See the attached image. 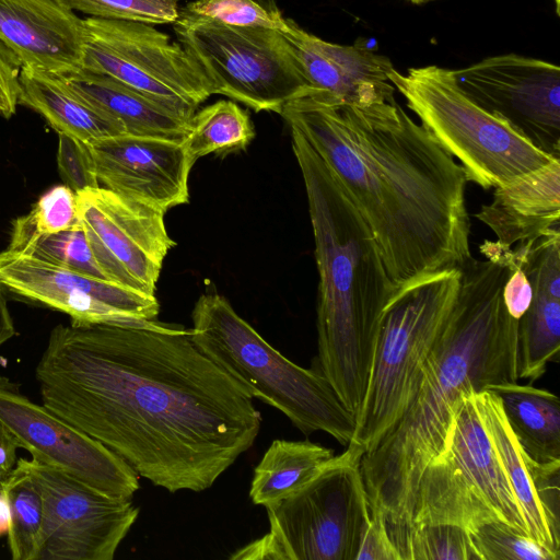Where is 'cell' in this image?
Listing matches in <instances>:
<instances>
[{"instance_id": "obj_1", "label": "cell", "mask_w": 560, "mask_h": 560, "mask_svg": "<svg viewBox=\"0 0 560 560\" xmlns=\"http://www.w3.org/2000/svg\"><path fill=\"white\" fill-rule=\"evenodd\" d=\"M35 378L45 407L172 493L211 488L260 430L247 389L156 319L58 325Z\"/></svg>"}, {"instance_id": "obj_2", "label": "cell", "mask_w": 560, "mask_h": 560, "mask_svg": "<svg viewBox=\"0 0 560 560\" xmlns=\"http://www.w3.org/2000/svg\"><path fill=\"white\" fill-rule=\"evenodd\" d=\"M279 115L360 211L396 292L472 258L465 171L395 98L355 106L310 89Z\"/></svg>"}, {"instance_id": "obj_3", "label": "cell", "mask_w": 560, "mask_h": 560, "mask_svg": "<svg viewBox=\"0 0 560 560\" xmlns=\"http://www.w3.org/2000/svg\"><path fill=\"white\" fill-rule=\"evenodd\" d=\"M479 249L487 259L472 257L460 269L456 302L405 410L360 462L370 513H382L398 552L411 528L420 476L443 448L463 396L518 381V319L503 301L508 247L485 241Z\"/></svg>"}, {"instance_id": "obj_4", "label": "cell", "mask_w": 560, "mask_h": 560, "mask_svg": "<svg viewBox=\"0 0 560 560\" xmlns=\"http://www.w3.org/2000/svg\"><path fill=\"white\" fill-rule=\"evenodd\" d=\"M290 131L319 277L317 368L355 418L368 389L382 314L396 291L360 211L304 137Z\"/></svg>"}, {"instance_id": "obj_5", "label": "cell", "mask_w": 560, "mask_h": 560, "mask_svg": "<svg viewBox=\"0 0 560 560\" xmlns=\"http://www.w3.org/2000/svg\"><path fill=\"white\" fill-rule=\"evenodd\" d=\"M191 320L194 343L253 398L281 411L305 435L320 431L342 445L351 442L355 418L318 368L282 355L219 293L200 295Z\"/></svg>"}, {"instance_id": "obj_6", "label": "cell", "mask_w": 560, "mask_h": 560, "mask_svg": "<svg viewBox=\"0 0 560 560\" xmlns=\"http://www.w3.org/2000/svg\"><path fill=\"white\" fill-rule=\"evenodd\" d=\"M363 454V447L349 443L302 487L266 506L269 530L229 558L355 560L371 517Z\"/></svg>"}, {"instance_id": "obj_7", "label": "cell", "mask_w": 560, "mask_h": 560, "mask_svg": "<svg viewBox=\"0 0 560 560\" xmlns=\"http://www.w3.org/2000/svg\"><path fill=\"white\" fill-rule=\"evenodd\" d=\"M492 522L528 535L471 392L463 396L443 448L420 476L410 530L428 524H453L471 533Z\"/></svg>"}, {"instance_id": "obj_8", "label": "cell", "mask_w": 560, "mask_h": 560, "mask_svg": "<svg viewBox=\"0 0 560 560\" xmlns=\"http://www.w3.org/2000/svg\"><path fill=\"white\" fill-rule=\"evenodd\" d=\"M394 88L421 125L483 189L498 187L556 160L535 148L506 122L474 103L454 72L439 66L388 72Z\"/></svg>"}, {"instance_id": "obj_9", "label": "cell", "mask_w": 560, "mask_h": 560, "mask_svg": "<svg viewBox=\"0 0 560 560\" xmlns=\"http://www.w3.org/2000/svg\"><path fill=\"white\" fill-rule=\"evenodd\" d=\"M459 285L460 270L444 271L397 291L385 306L368 389L350 442L364 453L375 447L405 410Z\"/></svg>"}, {"instance_id": "obj_10", "label": "cell", "mask_w": 560, "mask_h": 560, "mask_svg": "<svg viewBox=\"0 0 560 560\" xmlns=\"http://www.w3.org/2000/svg\"><path fill=\"white\" fill-rule=\"evenodd\" d=\"M178 43L222 94L255 112L280 114L308 90L285 37L277 30L230 26L180 9Z\"/></svg>"}, {"instance_id": "obj_11", "label": "cell", "mask_w": 560, "mask_h": 560, "mask_svg": "<svg viewBox=\"0 0 560 560\" xmlns=\"http://www.w3.org/2000/svg\"><path fill=\"white\" fill-rule=\"evenodd\" d=\"M82 69L109 75L190 121L213 94L200 65L153 24L88 18Z\"/></svg>"}, {"instance_id": "obj_12", "label": "cell", "mask_w": 560, "mask_h": 560, "mask_svg": "<svg viewBox=\"0 0 560 560\" xmlns=\"http://www.w3.org/2000/svg\"><path fill=\"white\" fill-rule=\"evenodd\" d=\"M27 463L44 500L37 560H112L139 508L131 499L108 495L45 463Z\"/></svg>"}, {"instance_id": "obj_13", "label": "cell", "mask_w": 560, "mask_h": 560, "mask_svg": "<svg viewBox=\"0 0 560 560\" xmlns=\"http://www.w3.org/2000/svg\"><path fill=\"white\" fill-rule=\"evenodd\" d=\"M460 90L535 148L560 159V69L516 54L453 70Z\"/></svg>"}, {"instance_id": "obj_14", "label": "cell", "mask_w": 560, "mask_h": 560, "mask_svg": "<svg viewBox=\"0 0 560 560\" xmlns=\"http://www.w3.org/2000/svg\"><path fill=\"white\" fill-rule=\"evenodd\" d=\"M0 423L32 458L118 499H131L138 474L116 453L0 376Z\"/></svg>"}, {"instance_id": "obj_15", "label": "cell", "mask_w": 560, "mask_h": 560, "mask_svg": "<svg viewBox=\"0 0 560 560\" xmlns=\"http://www.w3.org/2000/svg\"><path fill=\"white\" fill-rule=\"evenodd\" d=\"M77 206L106 278L155 295L164 258L175 246L165 213L101 186L77 192Z\"/></svg>"}, {"instance_id": "obj_16", "label": "cell", "mask_w": 560, "mask_h": 560, "mask_svg": "<svg viewBox=\"0 0 560 560\" xmlns=\"http://www.w3.org/2000/svg\"><path fill=\"white\" fill-rule=\"evenodd\" d=\"M0 285L71 317L73 324L137 325L156 319L155 295L7 248Z\"/></svg>"}, {"instance_id": "obj_17", "label": "cell", "mask_w": 560, "mask_h": 560, "mask_svg": "<svg viewBox=\"0 0 560 560\" xmlns=\"http://www.w3.org/2000/svg\"><path fill=\"white\" fill-rule=\"evenodd\" d=\"M98 183L165 213L189 202L190 163L183 142L121 133L86 144Z\"/></svg>"}, {"instance_id": "obj_18", "label": "cell", "mask_w": 560, "mask_h": 560, "mask_svg": "<svg viewBox=\"0 0 560 560\" xmlns=\"http://www.w3.org/2000/svg\"><path fill=\"white\" fill-rule=\"evenodd\" d=\"M282 35L291 46L301 74L311 90L328 93L342 104L366 106L395 98L388 79L394 66L366 42L330 43L285 19Z\"/></svg>"}, {"instance_id": "obj_19", "label": "cell", "mask_w": 560, "mask_h": 560, "mask_svg": "<svg viewBox=\"0 0 560 560\" xmlns=\"http://www.w3.org/2000/svg\"><path fill=\"white\" fill-rule=\"evenodd\" d=\"M0 40L22 67L65 75L82 69L86 30L65 0H0Z\"/></svg>"}, {"instance_id": "obj_20", "label": "cell", "mask_w": 560, "mask_h": 560, "mask_svg": "<svg viewBox=\"0 0 560 560\" xmlns=\"http://www.w3.org/2000/svg\"><path fill=\"white\" fill-rule=\"evenodd\" d=\"M475 217L509 247L560 229V159L495 187Z\"/></svg>"}, {"instance_id": "obj_21", "label": "cell", "mask_w": 560, "mask_h": 560, "mask_svg": "<svg viewBox=\"0 0 560 560\" xmlns=\"http://www.w3.org/2000/svg\"><path fill=\"white\" fill-rule=\"evenodd\" d=\"M488 434L521 506L528 535L560 556V525L549 515L538 482L539 463L524 452L504 415L499 396L490 389L475 392Z\"/></svg>"}, {"instance_id": "obj_22", "label": "cell", "mask_w": 560, "mask_h": 560, "mask_svg": "<svg viewBox=\"0 0 560 560\" xmlns=\"http://www.w3.org/2000/svg\"><path fill=\"white\" fill-rule=\"evenodd\" d=\"M19 81V104L42 115L58 135L90 144L126 133L118 120L81 97L61 74L22 67Z\"/></svg>"}, {"instance_id": "obj_23", "label": "cell", "mask_w": 560, "mask_h": 560, "mask_svg": "<svg viewBox=\"0 0 560 560\" xmlns=\"http://www.w3.org/2000/svg\"><path fill=\"white\" fill-rule=\"evenodd\" d=\"M62 78L81 97L118 120L126 133L179 142L187 135L189 121L109 75L80 69Z\"/></svg>"}, {"instance_id": "obj_24", "label": "cell", "mask_w": 560, "mask_h": 560, "mask_svg": "<svg viewBox=\"0 0 560 560\" xmlns=\"http://www.w3.org/2000/svg\"><path fill=\"white\" fill-rule=\"evenodd\" d=\"M524 452L539 464L560 460V401L547 389L517 382L491 385Z\"/></svg>"}, {"instance_id": "obj_25", "label": "cell", "mask_w": 560, "mask_h": 560, "mask_svg": "<svg viewBox=\"0 0 560 560\" xmlns=\"http://www.w3.org/2000/svg\"><path fill=\"white\" fill-rule=\"evenodd\" d=\"M335 456L331 448L304 441L275 440L254 469L249 497L268 506L307 482Z\"/></svg>"}, {"instance_id": "obj_26", "label": "cell", "mask_w": 560, "mask_h": 560, "mask_svg": "<svg viewBox=\"0 0 560 560\" xmlns=\"http://www.w3.org/2000/svg\"><path fill=\"white\" fill-rule=\"evenodd\" d=\"M10 515L8 546L13 560H37L44 520L40 487L26 458H18L0 481Z\"/></svg>"}, {"instance_id": "obj_27", "label": "cell", "mask_w": 560, "mask_h": 560, "mask_svg": "<svg viewBox=\"0 0 560 560\" xmlns=\"http://www.w3.org/2000/svg\"><path fill=\"white\" fill-rule=\"evenodd\" d=\"M532 288L529 307L517 323V375L529 383L558 361L560 350V299Z\"/></svg>"}, {"instance_id": "obj_28", "label": "cell", "mask_w": 560, "mask_h": 560, "mask_svg": "<svg viewBox=\"0 0 560 560\" xmlns=\"http://www.w3.org/2000/svg\"><path fill=\"white\" fill-rule=\"evenodd\" d=\"M9 249L37 259L108 280L94 254L90 237L80 224L58 233H42L34 229L27 215L12 223Z\"/></svg>"}, {"instance_id": "obj_29", "label": "cell", "mask_w": 560, "mask_h": 560, "mask_svg": "<svg viewBox=\"0 0 560 560\" xmlns=\"http://www.w3.org/2000/svg\"><path fill=\"white\" fill-rule=\"evenodd\" d=\"M254 136L248 113L232 101L220 100L194 114L183 145L194 165L209 154L243 150Z\"/></svg>"}, {"instance_id": "obj_30", "label": "cell", "mask_w": 560, "mask_h": 560, "mask_svg": "<svg viewBox=\"0 0 560 560\" xmlns=\"http://www.w3.org/2000/svg\"><path fill=\"white\" fill-rule=\"evenodd\" d=\"M401 560H479L467 529L453 524H428L410 530Z\"/></svg>"}, {"instance_id": "obj_31", "label": "cell", "mask_w": 560, "mask_h": 560, "mask_svg": "<svg viewBox=\"0 0 560 560\" xmlns=\"http://www.w3.org/2000/svg\"><path fill=\"white\" fill-rule=\"evenodd\" d=\"M470 534L479 560H560V556L504 523H487Z\"/></svg>"}, {"instance_id": "obj_32", "label": "cell", "mask_w": 560, "mask_h": 560, "mask_svg": "<svg viewBox=\"0 0 560 560\" xmlns=\"http://www.w3.org/2000/svg\"><path fill=\"white\" fill-rule=\"evenodd\" d=\"M182 10L230 26L264 27L279 32L284 28L287 19L273 2L256 0H195Z\"/></svg>"}, {"instance_id": "obj_33", "label": "cell", "mask_w": 560, "mask_h": 560, "mask_svg": "<svg viewBox=\"0 0 560 560\" xmlns=\"http://www.w3.org/2000/svg\"><path fill=\"white\" fill-rule=\"evenodd\" d=\"M74 11L91 18L142 22L174 23L180 9L178 0H65Z\"/></svg>"}, {"instance_id": "obj_34", "label": "cell", "mask_w": 560, "mask_h": 560, "mask_svg": "<svg viewBox=\"0 0 560 560\" xmlns=\"http://www.w3.org/2000/svg\"><path fill=\"white\" fill-rule=\"evenodd\" d=\"M34 229L42 233H58L80 224L77 194L67 185L47 190L26 214Z\"/></svg>"}, {"instance_id": "obj_35", "label": "cell", "mask_w": 560, "mask_h": 560, "mask_svg": "<svg viewBox=\"0 0 560 560\" xmlns=\"http://www.w3.org/2000/svg\"><path fill=\"white\" fill-rule=\"evenodd\" d=\"M57 164L65 185L75 194L100 187L86 144L59 133Z\"/></svg>"}, {"instance_id": "obj_36", "label": "cell", "mask_w": 560, "mask_h": 560, "mask_svg": "<svg viewBox=\"0 0 560 560\" xmlns=\"http://www.w3.org/2000/svg\"><path fill=\"white\" fill-rule=\"evenodd\" d=\"M506 264L510 275L503 287V301L510 315L520 319L529 307L533 288L512 247L508 249Z\"/></svg>"}, {"instance_id": "obj_37", "label": "cell", "mask_w": 560, "mask_h": 560, "mask_svg": "<svg viewBox=\"0 0 560 560\" xmlns=\"http://www.w3.org/2000/svg\"><path fill=\"white\" fill-rule=\"evenodd\" d=\"M355 560H401L381 512H371L370 523Z\"/></svg>"}, {"instance_id": "obj_38", "label": "cell", "mask_w": 560, "mask_h": 560, "mask_svg": "<svg viewBox=\"0 0 560 560\" xmlns=\"http://www.w3.org/2000/svg\"><path fill=\"white\" fill-rule=\"evenodd\" d=\"M21 68L18 57L0 40V116L7 119L19 105Z\"/></svg>"}, {"instance_id": "obj_39", "label": "cell", "mask_w": 560, "mask_h": 560, "mask_svg": "<svg viewBox=\"0 0 560 560\" xmlns=\"http://www.w3.org/2000/svg\"><path fill=\"white\" fill-rule=\"evenodd\" d=\"M15 444L12 436L0 423V481L12 470L18 460Z\"/></svg>"}, {"instance_id": "obj_40", "label": "cell", "mask_w": 560, "mask_h": 560, "mask_svg": "<svg viewBox=\"0 0 560 560\" xmlns=\"http://www.w3.org/2000/svg\"><path fill=\"white\" fill-rule=\"evenodd\" d=\"M2 288L0 285V347L15 335V328Z\"/></svg>"}, {"instance_id": "obj_41", "label": "cell", "mask_w": 560, "mask_h": 560, "mask_svg": "<svg viewBox=\"0 0 560 560\" xmlns=\"http://www.w3.org/2000/svg\"><path fill=\"white\" fill-rule=\"evenodd\" d=\"M10 524L9 506L4 494L0 491V536L7 535Z\"/></svg>"}, {"instance_id": "obj_42", "label": "cell", "mask_w": 560, "mask_h": 560, "mask_svg": "<svg viewBox=\"0 0 560 560\" xmlns=\"http://www.w3.org/2000/svg\"><path fill=\"white\" fill-rule=\"evenodd\" d=\"M408 1L416 3V4H420V3L424 2V0H408Z\"/></svg>"}, {"instance_id": "obj_43", "label": "cell", "mask_w": 560, "mask_h": 560, "mask_svg": "<svg viewBox=\"0 0 560 560\" xmlns=\"http://www.w3.org/2000/svg\"><path fill=\"white\" fill-rule=\"evenodd\" d=\"M424 1H431V0H424Z\"/></svg>"}]
</instances>
